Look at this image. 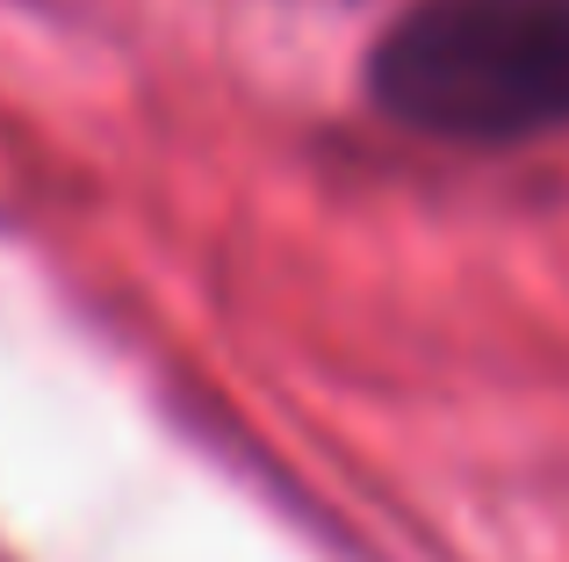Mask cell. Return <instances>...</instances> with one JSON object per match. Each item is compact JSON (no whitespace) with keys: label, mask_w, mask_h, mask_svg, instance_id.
<instances>
[{"label":"cell","mask_w":569,"mask_h":562,"mask_svg":"<svg viewBox=\"0 0 569 562\" xmlns=\"http://www.w3.org/2000/svg\"><path fill=\"white\" fill-rule=\"evenodd\" d=\"M361 80L411 138L483 152L556 138L569 130V0H403Z\"/></svg>","instance_id":"1"}]
</instances>
